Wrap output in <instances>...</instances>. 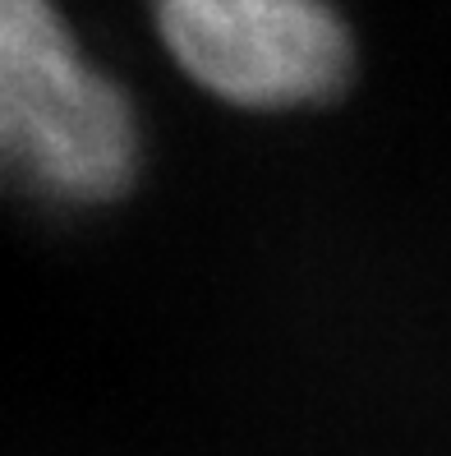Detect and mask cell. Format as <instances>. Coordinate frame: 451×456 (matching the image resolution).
I'll list each match as a JSON object with an SVG mask.
<instances>
[{
    "label": "cell",
    "instance_id": "cell-1",
    "mask_svg": "<svg viewBox=\"0 0 451 456\" xmlns=\"http://www.w3.org/2000/svg\"><path fill=\"white\" fill-rule=\"evenodd\" d=\"M143 171V120L60 0H0V199L51 217L116 208Z\"/></svg>",
    "mask_w": 451,
    "mask_h": 456
},
{
    "label": "cell",
    "instance_id": "cell-2",
    "mask_svg": "<svg viewBox=\"0 0 451 456\" xmlns=\"http://www.w3.org/2000/svg\"><path fill=\"white\" fill-rule=\"evenodd\" d=\"M175 69L249 116H300L336 102L355 74L341 0H148Z\"/></svg>",
    "mask_w": 451,
    "mask_h": 456
}]
</instances>
